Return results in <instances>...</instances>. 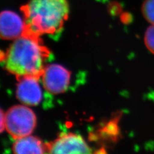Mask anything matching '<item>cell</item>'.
<instances>
[{
	"mask_svg": "<svg viewBox=\"0 0 154 154\" xmlns=\"http://www.w3.org/2000/svg\"><path fill=\"white\" fill-rule=\"evenodd\" d=\"M1 126H0V128H1V132H3L4 129L5 128V114L3 113V110H1Z\"/></svg>",
	"mask_w": 154,
	"mask_h": 154,
	"instance_id": "8fae6325",
	"label": "cell"
},
{
	"mask_svg": "<svg viewBox=\"0 0 154 154\" xmlns=\"http://www.w3.org/2000/svg\"><path fill=\"white\" fill-rule=\"evenodd\" d=\"M25 33L55 37L69 15L67 0H31L22 8Z\"/></svg>",
	"mask_w": 154,
	"mask_h": 154,
	"instance_id": "7a4b0ae2",
	"label": "cell"
},
{
	"mask_svg": "<svg viewBox=\"0 0 154 154\" xmlns=\"http://www.w3.org/2000/svg\"><path fill=\"white\" fill-rule=\"evenodd\" d=\"M144 40L148 50L154 55V25H151L146 29Z\"/></svg>",
	"mask_w": 154,
	"mask_h": 154,
	"instance_id": "30bf717a",
	"label": "cell"
},
{
	"mask_svg": "<svg viewBox=\"0 0 154 154\" xmlns=\"http://www.w3.org/2000/svg\"><path fill=\"white\" fill-rule=\"evenodd\" d=\"M50 153H91V148L80 135L73 133L62 134L55 140L46 144Z\"/></svg>",
	"mask_w": 154,
	"mask_h": 154,
	"instance_id": "277c9868",
	"label": "cell"
},
{
	"mask_svg": "<svg viewBox=\"0 0 154 154\" xmlns=\"http://www.w3.org/2000/svg\"><path fill=\"white\" fill-rule=\"evenodd\" d=\"M5 116V129L14 139L30 135L36 126L34 112L25 105L13 106L7 110Z\"/></svg>",
	"mask_w": 154,
	"mask_h": 154,
	"instance_id": "3957f363",
	"label": "cell"
},
{
	"mask_svg": "<svg viewBox=\"0 0 154 154\" xmlns=\"http://www.w3.org/2000/svg\"><path fill=\"white\" fill-rule=\"evenodd\" d=\"M12 150L17 154L48 153L46 144L43 143L38 137L30 135L16 139Z\"/></svg>",
	"mask_w": 154,
	"mask_h": 154,
	"instance_id": "ba28073f",
	"label": "cell"
},
{
	"mask_svg": "<svg viewBox=\"0 0 154 154\" xmlns=\"http://www.w3.org/2000/svg\"><path fill=\"white\" fill-rule=\"evenodd\" d=\"M41 77L47 91L52 94H60L68 88L71 72L61 65L51 64L46 66Z\"/></svg>",
	"mask_w": 154,
	"mask_h": 154,
	"instance_id": "5b68a950",
	"label": "cell"
},
{
	"mask_svg": "<svg viewBox=\"0 0 154 154\" xmlns=\"http://www.w3.org/2000/svg\"><path fill=\"white\" fill-rule=\"evenodd\" d=\"M26 24L19 14L12 11H3L0 16V34L4 40H12L22 36Z\"/></svg>",
	"mask_w": 154,
	"mask_h": 154,
	"instance_id": "8992f818",
	"label": "cell"
},
{
	"mask_svg": "<svg viewBox=\"0 0 154 154\" xmlns=\"http://www.w3.org/2000/svg\"><path fill=\"white\" fill-rule=\"evenodd\" d=\"M34 77H23L19 79L16 94L17 98L26 105L35 106L39 104L42 99V91Z\"/></svg>",
	"mask_w": 154,
	"mask_h": 154,
	"instance_id": "52a82bcc",
	"label": "cell"
},
{
	"mask_svg": "<svg viewBox=\"0 0 154 154\" xmlns=\"http://www.w3.org/2000/svg\"><path fill=\"white\" fill-rule=\"evenodd\" d=\"M51 57L50 50L43 45L40 36L25 33L14 41L1 60L17 80L27 76L39 79Z\"/></svg>",
	"mask_w": 154,
	"mask_h": 154,
	"instance_id": "6da1fadb",
	"label": "cell"
},
{
	"mask_svg": "<svg viewBox=\"0 0 154 154\" xmlns=\"http://www.w3.org/2000/svg\"><path fill=\"white\" fill-rule=\"evenodd\" d=\"M141 11L144 19L151 25H154V0H144Z\"/></svg>",
	"mask_w": 154,
	"mask_h": 154,
	"instance_id": "9c48e42d",
	"label": "cell"
}]
</instances>
